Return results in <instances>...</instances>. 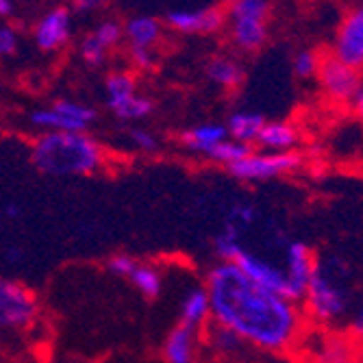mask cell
Here are the masks:
<instances>
[{
    "label": "cell",
    "mask_w": 363,
    "mask_h": 363,
    "mask_svg": "<svg viewBox=\"0 0 363 363\" xmlns=\"http://www.w3.org/2000/svg\"><path fill=\"white\" fill-rule=\"evenodd\" d=\"M228 40L240 52H257L270 35V0H228L224 9Z\"/></svg>",
    "instance_id": "obj_4"
},
{
    "label": "cell",
    "mask_w": 363,
    "mask_h": 363,
    "mask_svg": "<svg viewBox=\"0 0 363 363\" xmlns=\"http://www.w3.org/2000/svg\"><path fill=\"white\" fill-rule=\"evenodd\" d=\"M128 61L133 63V68L140 72H152L157 65V50L155 48H140L128 46Z\"/></svg>",
    "instance_id": "obj_31"
},
{
    "label": "cell",
    "mask_w": 363,
    "mask_h": 363,
    "mask_svg": "<svg viewBox=\"0 0 363 363\" xmlns=\"http://www.w3.org/2000/svg\"><path fill=\"white\" fill-rule=\"evenodd\" d=\"M5 216H7V218H18V216H20V207H18V205H9V207L5 209Z\"/></svg>",
    "instance_id": "obj_37"
},
{
    "label": "cell",
    "mask_w": 363,
    "mask_h": 363,
    "mask_svg": "<svg viewBox=\"0 0 363 363\" xmlns=\"http://www.w3.org/2000/svg\"><path fill=\"white\" fill-rule=\"evenodd\" d=\"M263 124H266V118H263L261 113L242 109V111L230 113L224 126H226V133H228L230 140L255 146L257 135H259V130L263 128Z\"/></svg>",
    "instance_id": "obj_23"
},
{
    "label": "cell",
    "mask_w": 363,
    "mask_h": 363,
    "mask_svg": "<svg viewBox=\"0 0 363 363\" xmlns=\"http://www.w3.org/2000/svg\"><path fill=\"white\" fill-rule=\"evenodd\" d=\"M179 322L194 326L198 331H205L211 322V303L209 294L203 283L191 285L185 289L183 298L179 303Z\"/></svg>",
    "instance_id": "obj_18"
},
{
    "label": "cell",
    "mask_w": 363,
    "mask_h": 363,
    "mask_svg": "<svg viewBox=\"0 0 363 363\" xmlns=\"http://www.w3.org/2000/svg\"><path fill=\"white\" fill-rule=\"evenodd\" d=\"M126 135H128V142H130V144H133L140 152H146V155L157 152L159 146H161L159 138L152 133V130H148V128H144V126H130Z\"/></svg>",
    "instance_id": "obj_28"
},
{
    "label": "cell",
    "mask_w": 363,
    "mask_h": 363,
    "mask_svg": "<svg viewBox=\"0 0 363 363\" xmlns=\"http://www.w3.org/2000/svg\"><path fill=\"white\" fill-rule=\"evenodd\" d=\"M259 220V213H257V207L248 205V203H240V205H233L228 211V218L226 222L233 224L235 228H240L242 233H246V230L250 226H255V222Z\"/></svg>",
    "instance_id": "obj_29"
},
{
    "label": "cell",
    "mask_w": 363,
    "mask_h": 363,
    "mask_svg": "<svg viewBox=\"0 0 363 363\" xmlns=\"http://www.w3.org/2000/svg\"><path fill=\"white\" fill-rule=\"evenodd\" d=\"M91 35L111 52L113 48H118V46L124 42V26H122L120 20L107 18V20L98 22V24L94 26Z\"/></svg>",
    "instance_id": "obj_25"
},
{
    "label": "cell",
    "mask_w": 363,
    "mask_h": 363,
    "mask_svg": "<svg viewBox=\"0 0 363 363\" xmlns=\"http://www.w3.org/2000/svg\"><path fill=\"white\" fill-rule=\"evenodd\" d=\"M96 120L98 113L94 107L72 98H57L48 107L35 109L28 118L40 130H89Z\"/></svg>",
    "instance_id": "obj_9"
},
{
    "label": "cell",
    "mask_w": 363,
    "mask_h": 363,
    "mask_svg": "<svg viewBox=\"0 0 363 363\" xmlns=\"http://www.w3.org/2000/svg\"><path fill=\"white\" fill-rule=\"evenodd\" d=\"M352 279L348 261L318 257L315 270L301 298L309 326L342 328L352 309Z\"/></svg>",
    "instance_id": "obj_3"
},
{
    "label": "cell",
    "mask_w": 363,
    "mask_h": 363,
    "mask_svg": "<svg viewBox=\"0 0 363 363\" xmlns=\"http://www.w3.org/2000/svg\"><path fill=\"white\" fill-rule=\"evenodd\" d=\"M42 305L26 283L0 277V333H24L38 324Z\"/></svg>",
    "instance_id": "obj_5"
},
{
    "label": "cell",
    "mask_w": 363,
    "mask_h": 363,
    "mask_svg": "<svg viewBox=\"0 0 363 363\" xmlns=\"http://www.w3.org/2000/svg\"><path fill=\"white\" fill-rule=\"evenodd\" d=\"M350 107H352V111L357 113V118H359V120H363V83L359 85L357 94L352 96V101H350Z\"/></svg>",
    "instance_id": "obj_35"
},
{
    "label": "cell",
    "mask_w": 363,
    "mask_h": 363,
    "mask_svg": "<svg viewBox=\"0 0 363 363\" xmlns=\"http://www.w3.org/2000/svg\"><path fill=\"white\" fill-rule=\"evenodd\" d=\"M18 50V30L9 24H0V59L11 57Z\"/></svg>",
    "instance_id": "obj_33"
},
{
    "label": "cell",
    "mask_w": 363,
    "mask_h": 363,
    "mask_svg": "<svg viewBox=\"0 0 363 363\" xmlns=\"http://www.w3.org/2000/svg\"><path fill=\"white\" fill-rule=\"evenodd\" d=\"M205 74L213 85H218L220 89H226V91L240 89L246 79L244 65L235 57H226V55L211 57L205 63Z\"/></svg>",
    "instance_id": "obj_21"
},
{
    "label": "cell",
    "mask_w": 363,
    "mask_h": 363,
    "mask_svg": "<svg viewBox=\"0 0 363 363\" xmlns=\"http://www.w3.org/2000/svg\"><path fill=\"white\" fill-rule=\"evenodd\" d=\"M138 257L133 255H128V252H116L107 259V270L118 277V279H124L128 274V270L133 268V263H135Z\"/></svg>",
    "instance_id": "obj_32"
},
{
    "label": "cell",
    "mask_w": 363,
    "mask_h": 363,
    "mask_svg": "<svg viewBox=\"0 0 363 363\" xmlns=\"http://www.w3.org/2000/svg\"><path fill=\"white\" fill-rule=\"evenodd\" d=\"M79 55H81L83 63L89 65V68H101V65H105V61L109 57V50L101 42H98L91 33H87V35L79 44Z\"/></svg>",
    "instance_id": "obj_27"
},
{
    "label": "cell",
    "mask_w": 363,
    "mask_h": 363,
    "mask_svg": "<svg viewBox=\"0 0 363 363\" xmlns=\"http://www.w3.org/2000/svg\"><path fill=\"white\" fill-rule=\"evenodd\" d=\"M170 30L181 35H213L226 24V13L222 7H196V9H174L166 16Z\"/></svg>",
    "instance_id": "obj_14"
},
{
    "label": "cell",
    "mask_w": 363,
    "mask_h": 363,
    "mask_svg": "<svg viewBox=\"0 0 363 363\" xmlns=\"http://www.w3.org/2000/svg\"><path fill=\"white\" fill-rule=\"evenodd\" d=\"M13 0H0V20H7L13 16Z\"/></svg>",
    "instance_id": "obj_36"
},
{
    "label": "cell",
    "mask_w": 363,
    "mask_h": 363,
    "mask_svg": "<svg viewBox=\"0 0 363 363\" xmlns=\"http://www.w3.org/2000/svg\"><path fill=\"white\" fill-rule=\"evenodd\" d=\"M107 109L122 122H142L155 111L152 98L138 91V79L128 70H113L105 79Z\"/></svg>",
    "instance_id": "obj_8"
},
{
    "label": "cell",
    "mask_w": 363,
    "mask_h": 363,
    "mask_svg": "<svg viewBox=\"0 0 363 363\" xmlns=\"http://www.w3.org/2000/svg\"><path fill=\"white\" fill-rule=\"evenodd\" d=\"M203 333L205 331H198L194 326L177 322L161 344L163 361L166 363H198L201 352L205 348Z\"/></svg>",
    "instance_id": "obj_15"
},
{
    "label": "cell",
    "mask_w": 363,
    "mask_h": 363,
    "mask_svg": "<svg viewBox=\"0 0 363 363\" xmlns=\"http://www.w3.org/2000/svg\"><path fill=\"white\" fill-rule=\"evenodd\" d=\"M281 259H283V270H285V281H287V296L291 301L301 303L303 294L307 289V283L315 270L318 252L307 242L291 240L283 246Z\"/></svg>",
    "instance_id": "obj_11"
},
{
    "label": "cell",
    "mask_w": 363,
    "mask_h": 363,
    "mask_svg": "<svg viewBox=\"0 0 363 363\" xmlns=\"http://www.w3.org/2000/svg\"><path fill=\"white\" fill-rule=\"evenodd\" d=\"M30 163L46 177H96L107 166V150L87 130H42L30 142Z\"/></svg>",
    "instance_id": "obj_2"
},
{
    "label": "cell",
    "mask_w": 363,
    "mask_h": 363,
    "mask_svg": "<svg viewBox=\"0 0 363 363\" xmlns=\"http://www.w3.org/2000/svg\"><path fill=\"white\" fill-rule=\"evenodd\" d=\"M361 348L344 333V328L309 326L296 357L301 363H354Z\"/></svg>",
    "instance_id": "obj_7"
},
{
    "label": "cell",
    "mask_w": 363,
    "mask_h": 363,
    "mask_svg": "<svg viewBox=\"0 0 363 363\" xmlns=\"http://www.w3.org/2000/svg\"><path fill=\"white\" fill-rule=\"evenodd\" d=\"M315 79L320 83L322 94L331 103H337V105H350L352 96L363 83L359 70L350 68L348 63L340 61L333 55H322V63H320Z\"/></svg>",
    "instance_id": "obj_10"
},
{
    "label": "cell",
    "mask_w": 363,
    "mask_h": 363,
    "mask_svg": "<svg viewBox=\"0 0 363 363\" xmlns=\"http://www.w3.org/2000/svg\"><path fill=\"white\" fill-rule=\"evenodd\" d=\"M320 63H322V55L318 50H311V48H305V50H298L294 55V61H291V70L294 74L303 79V81H311L318 77V70H320Z\"/></svg>",
    "instance_id": "obj_26"
},
{
    "label": "cell",
    "mask_w": 363,
    "mask_h": 363,
    "mask_svg": "<svg viewBox=\"0 0 363 363\" xmlns=\"http://www.w3.org/2000/svg\"><path fill=\"white\" fill-rule=\"evenodd\" d=\"M124 40L128 46L155 48L163 40V22L155 16H133L124 24Z\"/></svg>",
    "instance_id": "obj_20"
},
{
    "label": "cell",
    "mask_w": 363,
    "mask_h": 363,
    "mask_svg": "<svg viewBox=\"0 0 363 363\" xmlns=\"http://www.w3.org/2000/svg\"><path fill=\"white\" fill-rule=\"evenodd\" d=\"M72 40V11L55 5L44 11L33 26V42L42 52H57Z\"/></svg>",
    "instance_id": "obj_12"
},
{
    "label": "cell",
    "mask_w": 363,
    "mask_h": 363,
    "mask_svg": "<svg viewBox=\"0 0 363 363\" xmlns=\"http://www.w3.org/2000/svg\"><path fill=\"white\" fill-rule=\"evenodd\" d=\"M303 168V155L296 150L289 152H268V150H250L244 159L233 163L228 174L240 183H270L283 177H289Z\"/></svg>",
    "instance_id": "obj_6"
},
{
    "label": "cell",
    "mask_w": 363,
    "mask_h": 363,
    "mask_svg": "<svg viewBox=\"0 0 363 363\" xmlns=\"http://www.w3.org/2000/svg\"><path fill=\"white\" fill-rule=\"evenodd\" d=\"M203 342L218 359H222L226 363H242L255 352L240 335H235L233 331H228V328L213 324V322H209V326L205 328Z\"/></svg>",
    "instance_id": "obj_16"
},
{
    "label": "cell",
    "mask_w": 363,
    "mask_h": 363,
    "mask_svg": "<svg viewBox=\"0 0 363 363\" xmlns=\"http://www.w3.org/2000/svg\"><path fill=\"white\" fill-rule=\"evenodd\" d=\"M342 328H344V333L363 350V301L357 303L350 309V313H348V318H346Z\"/></svg>",
    "instance_id": "obj_30"
},
{
    "label": "cell",
    "mask_w": 363,
    "mask_h": 363,
    "mask_svg": "<svg viewBox=\"0 0 363 363\" xmlns=\"http://www.w3.org/2000/svg\"><path fill=\"white\" fill-rule=\"evenodd\" d=\"M228 133H226V126L220 124V122H203V124H196L187 130H183L179 142L181 146L189 152V155H196L205 159L207 152L220 144L222 140H226Z\"/></svg>",
    "instance_id": "obj_19"
},
{
    "label": "cell",
    "mask_w": 363,
    "mask_h": 363,
    "mask_svg": "<svg viewBox=\"0 0 363 363\" xmlns=\"http://www.w3.org/2000/svg\"><path fill=\"white\" fill-rule=\"evenodd\" d=\"M124 279L135 287L138 294H142L148 301L159 298L163 294V287H166V274H163V270L144 259H135L133 268L128 270V274Z\"/></svg>",
    "instance_id": "obj_22"
},
{
    "label": "cell",
    "mask_w": 363,
    "mask_h": 363,
    "mask_svg": "<svg viewBox=\"0 0 363 363\" xmlns=\"http://www.w3.org/2000/svg\"><path fill=\"white\" fill-rule=\"evenodd\" d=\"M301 144V130L287 120H266L259 130L255 146L268 152H289Z\"/></svg>",
    "instance_id": "obj_17"
},
{
    "label": "cell",
    "mask_w": 363,
    "mask_h": 363,
    "mask_svg": "<svg viewBox=\"0 0 363 363\" xmlns=\"http://www.w3.org/2000/svg\"><path fill=\"white\" fill-rule=\"evenodd\" d=\"M109 5V0H72V7L79 13H94Z\"/></svg>",
    "instance_id": "obj_34"
},
{
    "label": "cell",
    "mask_w": 363,
    "mask_h": 363,
    "mask_svg": "<svg viewBox=\"0 0 363 363\" xmlns=\"http://www.w3.org/2000/svg\"><path fill=\"white\" fill-rule=\"evenodd\" d=\"M250 150H252V146L226 138V140H222L220 144H216L207 152L205 161H211V163H216V166H222V168H230L233 163H238L240 159H244Z\"/></svg>",
    "instance_id": "obj_24"
},
{
    "label": "cell",
    "mask_w": 363,
    "mask_h": 363,
    "mask_svg": "<svg viewBox=\"0 0 363 363\" xmlns=\"http://www.w3.org/2000/svg\"><path fill=\"white\" fill-rule=\"evenodd\" d=\"M211 322L240 335L255 352L294 354L309 322L298 301L248 279L238 266L216 261L203 281Z\"/></svg>",
    "instance_id": "obj_1"
},
{
    "label": "cell",
    "mask_w": 363,
    "mask_h": 363,
    "mask_svg": "<svg viewBox=\"0 0 363 363\" xmlns=\"http://www.w3.org/2000/svg\"><path fill=\"white\" fill-rule=\"evenodd\" d=\"M331 55L363 72V3L350 9L337 26Z\"/></svg>",
    "instance_id": "obj_13"
}]
</instances>
